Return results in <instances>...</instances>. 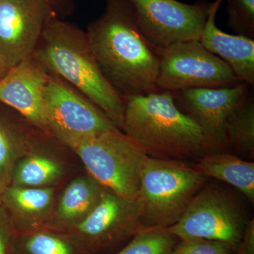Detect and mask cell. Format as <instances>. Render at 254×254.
Returning a JSON list of instances; mask_svg holds the SVG:
<instances>
[{
    "instance_id": "obj_15",
    "label": "cell",
    "mask_w": 254,
    "mask_h": 254,
    "mask_svg": "<svg viewBox=\"0 0 254 254\" xmlns=\"http://www.w3.org/2000/svg\"><path fill=\"white\" fill-rule=\"evenodd\" d=\"M194 168L205 177L227 182L254 200V163L227 153L206 155Z\"/></svg>"
},
{
    "instance_id": "obj_20",
    "label": "cell",
    "mask_w": 254,
    "mask_h": 254,
    "mask_svg": "<svg viewBox=\"0 0 254 254\" xmlns=\"http://www.w3.org/2000/svg\"><path fill=\"white\" fill-rule=\"evenodd\" d=\"M26 145L25 138L0 118V182L6 187L11 183L15 164Z\"/></svg>"
},
{
    "instance_id": "obj_29",
    "label": "cell",
    "mask_w": 254,
    "mask_h": 254,
    "mask_svg": "<svg viewBox=\"0 0 254 254\" xmlns=\"http://www.w3.org/2000/svg\"><path fill=\"white\" fill-rule=\"evenodd\" d=\"M6 187H7L5 186V185L0 182V206H1V203H3V195H4Z\"/></svg>"
},
{
    "instance_id": "obj_11",
    "label": "cell",
    "mask_w": 254,
    "mask_h": 254,
    "mask_svg": "<svg viewBox=\"0 0 254 254\" xmlns=\"http://www.w3.org/2000/svg\"><path fill=\"white\" fill-rule=\"evenodd\" d=\"M53 13L50 0H0V53L9 67L33 54Z\"/></svg>"
},
{
    "instance_id": "obj_3",
    "label": "cell",
    "mask_w": 254,
    "mask_h": 254,
    "mask_svg": "<svg viewBox=\"0 0 254 254\" xmlns=\"http://www.w3.org/2000/svg\"><path fill=\"white\" fill-rule=\"evenodd\" d=\"M123 131L147 156L175 160L205 148L199 127L177 106L170 91L127 97Z\"/></svg>"
},
{
    "instance_id": "obj_10",
    "label": "cell",
    "mask_w": 254,
    "mask_h": 254,
    "mask_svg": "<svg viewBox=\"0 0 254 254\" xmlns=\"http://www.w3.org/2000/svg\"><path fill=\"white\" fill-rule=\"evenodd\" d=\"M249 93V85L245 83L232 87L172 92L179 109L199 127L205 148L213 150L222 149L227 145V122Z\"/></svg>"
},
{
    "instance_id": "obj_7",
    "label": "cell",
    "mask_w": 254,
    "mask_h": 254,
    "mask_svg": "<svg viewBox=\"0 0 254 254\" xmlns=\"http://www.w3.org/2000/svg\"><path fill=\"white\" fill-rule=\"evenodd\" d=\"M247 222L235 202L216 187L200 190L168 230L180 240L220 241L236 250Z\"/></svg>"
},
{
    "instance_id": "obj_18",
    "label": "cell",
    "mask_w": 254,
    "mask_h": 254,
    "mask_svg": "<svg viewBox=\"0 0 254 254\" xmlns=\"http://www.w3.org/2000/svg\"><path fill=\"white\" fill-rule=\"evenodd\" d=\"M59 164L48 157L33 155L15 167L11 181L14 186L39 187L51 183L61 175Z\"/></svg>"
},
{
    "instance_id": "obj_14",
    "label": "cell",
    "mask_w": 254,
    "mask_h": 254,
    "mask_svg": "<svg viewBox=\"0 0 254 254\" xmlns=\"http://www.w3.org/2000/svg\"><path fill=\"white\" fill-rule=\"evenodd\" d=\"M223 0L210 4V11L199 41L210 53L229 65L239 81L254 85V41L242 35H231L219 29L215 16Z\"/></svg>"
},
{
    "instance_id": "obj_25",
    "label": "cell",
    "mask_w": 254,
    "mask_h": 254,
    "mask_svg": "<svg viewBox=\"0 0 254 254\" xmlns=\"http://www.w3.org/2000/svg\"><path fill=\"white\" fill-rule=\"evenodd\" d=\"M233 254H254V220L247 222L245 231Z\"/></svg>"
},
{
    "instance_id": "obj_19",
    "label": "cell",
    "mask_w": 254,
    "mask_h": 254,
    "mask_svg": "<svg viewBox=\"0 0 254 254\" xmlns=\"http://www.w3.org/2000/svg\"><path fill=\"white\" fill-rule=\"evenodd\" d=\"M53 194L49 188L9 186L3 195V203L18 213L36 215L49 208Z\"/></svg>"
},
{
    "instance_id": "obj_12",
    "label": "cell",
    "mask_w": 254,
    "mask_h": 254,
    "mask_svg": "<svg viewBox=\"0 0 254 254\" xmlns=\"http://www.w3.org/2000/svg\"><path fill=\"white\" fill-rule=\"evenodd\" d=\"M76 230L86 245L95 251L133 237L144 230L138 200L104 190L98 204L76 224Z\"/></svg>"
},
{
    "instance_id": "obj_6",
    "label": "cell",
    "mask_w": 254,
    "mask_h": 254,
    "mask_svg": "<svg viewBox=\"0 0 254 254\" xmlns=\"http://www.w3.org/2000/svg\"><path fill=\"white\" fill-rule=\"evenodd\" d=\"M157 51L158 91L221 88L242 83L229 65L210 53L199 41L182 42Z\"/></svg>"
},
{
    "instance_id": "obj_1",
    "label": "cell",
    "mask_w": 254,
    "mask_h": 254,
    "mask_svg": "<svg viewBox=\"0 0 254 254\" xmlns=\"http://www.w3.org/2000/svg\"><path fill=\"white\" fill-rule=\"evenodd\" d=\"M86 33L102 73L123 99L158 91V51L143 36L127 0H106L104 12Z\"/></svg>"
},
{
    "instance_id": "obj_23",
    "label": "cell",
    "mask_w": 254,
    "mask_h": 254,
    "mask_svg": "<svg viewBox=\"0 0 254 254\" xmlns=\"http://www.w3.org/2000/svg\"><path fill=\"white\" fill-rule=\"evenodd\" d=\"M27 254H73L68 242L50 234H33L26 239L23 245Z\"/></svg>"
},
{
    "instance_id": "obj_8",
    "label": "cell",
    "mask_w": 254,
    "mask_h": 254,
    "mask_svg": "<svg viewBox=\"0 0 254 254\" xmlns=\"http://www.w3.org/2000/svg\"><path fill=\"white\" fill-rule=\"evenodd\" d=\"M138 27L156 49L199 41L210 4H185L177 0H127Z\"/></svg>"
},
{
    "instance_id": "obj_2",
    "label": "cell",
    "mask_w": 254,
    "mask_h": 254,
    "mask_svg": "<svg viewBox=\"0 0 254 254\" xmlns=\"http://www.w3.org/2000/svg\"><path fill=\"white\" fill-rule=\"evenodd\" d=\"M33 55L48 73L84 95L123 131L125 100L102 73L86 31L53 13Z\"/></svg>"
},
{
    "instance_id": "obj_13",
    "label": "cell",
    "mask_w": 254,
    "mask_h": 254,
    "mask_svg": "<svg viewBox=\"0 0 254 254\" xmlns=\"http://www.w3.org/2000/svg\"><path fill=\"white\" fill-rule=\"evenodd\" d=\"M50 73L32 55L10 67L0 79V103L11 107L43 131L48 132L46 90Z\"/></svg>"
},
{
    "instance_id": "obj_4",
    "label": "cell",
    "mask_w": 254,
    "mask_h": 254,
    "mask_svg": "<svg viewBox=\"0 0 254 254\" xmlns=\"http://www.w3.org/2000/svg\"><path fill=\"white\" fill-rule=\"evenodd\" d=\"M79 157L93 180L115 194L136 199L147 155L119 128L59 140Z\"/></svg>"
},
{
    "instance_id": "obj_26",
    "label": "cell",
    "mask_w": 254,
    "mask_h": 254,
    "mask_svg": "<svg viewBox=\"0 0 254 254\" xmlns=\"http://www.w3.org/2000/svg\"><path fill=\"white\" fill-rule=\"evenodd\" d=\"M11 229L9 218L2 207L0 206V254H8Z\"/></svg>"
},
{
    "instance_id": "obj_16",
    "label": "cell",
    "mask_w": 254,
    "mask_h": 254,
    "mask_svg": "<svg viewBox=\"0 0 254 254\" xmlns=\"http://www.w3.org/2000/svg\"><path fill=\"white\" fill-rule=\"evenodd\" d=\"M101 187L89 179L73 180L62 195L57 214L58 219L64 222L83 220L99 202L104 191Z\"/></svg>"
},
{
    "instance_id": "obj_5",
    "label": "cell",
    "mask_w": 254,
    "mask_h": 254,
    "mask_svg": "<svg viewBox=\"0 0 254 254\" xmlns=\"http://www.w3.org/2000/svg\"><path fill=\"white\" fill-rule=\"evenodd\" d=\"M205 181L198 170L178 160L147 156L137 197L144 229L177 223Z\"/></svg>"
},
{
    "instance_id": "obj_27",
    "label": "cell",
    "mask_w": 254,
    "mask_h": 254,
    "mask_svg": "<svg viewBox=\"0 0 254 254\" xmlns=\"http://www.w3.org/2000/svg\"><path fill=\"white\" fill-rule=\"evenodd\" d=\"M55 12L59 16L60 12L68 10L71 6V0H50Z\"/></svg>"
},
{
    "instance_id": "obj_24",
    "label": "cell",
    "mask_w": 254,
    "mask_h": 254,
    "mask_svg": "<svg viewBox=\"0 0 254 254\" xmlns=\"http://www.w3.org/2000/svg\"><path fill=\"white\" fill-rule=\"evenodd\" d=\"M235 248L225 242L204 239H184L170 254H233Z\"/></svg>"
},
{
    "instance_id": "obj_21",
    "label": "cell",
    "mask_w": 254,
    "mask_h": 254,
    "mask_svg": "<svg viewBox=\"0 0 254 254\" xmlns=\"http://www.w3.org/2000/svg\"><path fill=\"white\" fill-rule=\"evenodd\" d=\"M177 239L168 228L144 229L117 254H170Z\"/></svg>"
},
{
    "instance_id": "obj_28",
    "label": "cell",
    "mask_w": 254,
    "mask_h": 254,
    "mask_svg": "<svg viewBox=\"0 0 254 254\" xmlns=\"http://www.w3.org/2000/svg\"><path fill=\"white\" fill-rule=\"evenodd\" d=\"M9 68V66H8L7 64L3 58L2 55L0 53V79L7 73Z\"/></svg>"
},
{
    "instance_id": "obj_22",
    "label": "cell",
    "mask_w": 254,
    "mask_h": 254,
    "mask_svg": "<svg viewBox=\"0 0 254 254\" xmlns=\"http://www.w3.org/2000/svg\"><path fill=\"white\" fill-rule=\"evenodd\" d=\"M228 27L237 35L253 38L254 0H226Z\"/></svg>"
},
{
    "instance_id": "obj_9",
    "label": "cell",
    "mask_w": 254,
    "mask_h": 254,
    "mask_svg": "<svg viewBox=\"0 0 254 254\" xmlns=\"http://www.w3.org/2000/svg\"><path fill=\"white\" fill-rule=\"evenodd\" d=\"M45 98L48 132L58 140L91 136L118 128L84 95L51 73Z\"/></svg>"
},
{
    "instance_id": "obj_17",
    "label": "cell",
    "mask_w": 254,
    "mask_h": 254,
    "mask_svg": "<svg viewBox=\"0 0 254 254\" xmlns=\"http://www.w3.org/2000/svg\"><path fill=\"white\" fill-rule=\"evenodd\" d=\"M227 145L253 155L254 152V100L249 93L243 101L232 112L226 128Z\"/></svg>"
}]
</instances>
